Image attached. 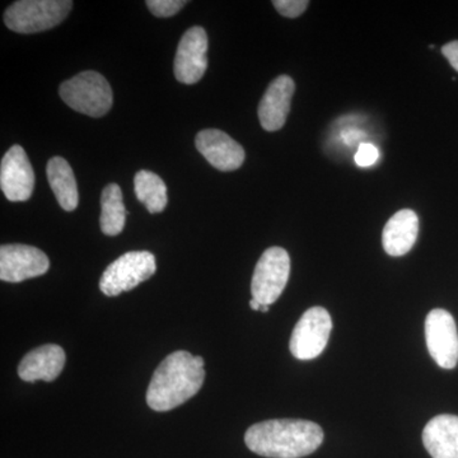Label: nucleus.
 <instances>
[{
  "label": "nucleus",
  "instance_id": "1",
  "mask_svg": "<svg viewBox=\"0 0 458 458\" xmlns=\"http://www.w3.org/2000/svg\"><path fill=\"white\" fill-rule=\"evenodd\" d=\"M245 442L249 450L259 456L301 458L318 450L324 442V432L313 421L276 419L249 428Z\"/></svg>",
  "mask_w": 458,
  "mask_h": 458
},
{
  "label": "nucleus",
  "instance_id": "2",
  "mask_svg": "<svg viewBox=\"0 0 458 458\" xmlns=\"http://www.w3.org/2000/svg\"><path fill=\"white\" fill-rule=\"evenodd\" d=\"M204 360L191 352H172L156 369L147 391V403L164 412L182 405L203 387Z\"/></svg>",
  "mask_w": 458,
  "mask_h": 458
},
{
  "label": "nucleus",
  "instance_id": "3",
  "mask_svg": "<svg viewBox=\"0 0 458 458\" xmlns=\"http://www.w3.org/2000/svg\"><path fill=\"white\" fill-rule=\"evenodd\" d=\"M60 98L77 113L102 117L113 107V89L106 78L98 72L87 71L62 83Z\"/></svg>",
  "mask_w": 458,
  "mask_h": 458
},
{
  "label": "nucleus",
  "instance_id": "4",
  "mask_svg": "<svg viewBox=\"0 0 458 458\" xmlns=\"http://www.w3.org/2000/svg\"><path fill=\"white\" fill-rule=\"evenodd\" d=\"M73 8L71 0H21L9 5L5 26L17 33H38L63 22Z\"/></svg>",
  "mask_w": 458,
  "mask_h": 458
},
{
  "label": "nucleus",
  "instance_id": "5",
  "mask_svg": "<svg viewBox=\"0 0 458 458\" xmlns=\"http://www.w3.org/2000/svg\"><path fill=\"white\" fill-rule=\"evenodd\" d=\"M156 270L155 255L148 251L128 252L108 265L99 280V289L107 297H116L146 282Z\"/></svg>",
  "mask_w": 458,
  "mask_h": 458
},
{
  "label": "nucleus",
  "instance_id": "6",
  "mask_svg": "<svg viewBox=\"0 0 458 458\" xmlns=\"http://www.w3.org/2000/svg\"><path fill=\"white\" fill-rule=\"evenodd\" d=\"M291 274V259L282 247H270L256 264L252 276V298L261 306H270L278 301Z\"/></svg>",
  "mask_w": 458,
  "mask_h": 458
},
{
  "label": "nucleus",
  "instance_id": "7",
  "mask_svg": "<svg viewBox=\"0 0 458 458\" xmlns=\"http://www.w3.org/2000/svg\"><path fill=\"white\" fill-rule=\"evenodd\" d=\"M333 330L330 313L322 307H312L304 312L295 325L289 349L300 360L318 358L327 348L328 337Z\"/></svg>",
  "mask_w": 458,
  "mask_h": 458
},
{
  "label": "nucleus",
  "instance_id": "8",
  "mask_svg": "<svg viewBox=\"0 0 458 458\" xmlns=\"http://www.w3.org/2000/svg\"><path fill=\"white\" fill-rule=\"evenodd\" d=\"M426 340L430 357L441 369H454L458 363V333L454 316L445 310L429 312L426 319Z\"/></svg>",
  "mask_w": 458,
  "mask_h": 458
},
{
  "label": "nucleus",
  "instance_id": "9",
  "mask_svg": "<svg viewBox=\"0 0 458 458\" xmlns=\"http://www.w3.org/2000/svg\"><path fill=\"white\" fill-rule=\"evenodd\" d=\"M208 47L203 27L194 26L183 33L174 66V77L180 83L195 84L201 81L208 68Z\"/></svg>",
  "mask_w": 458,
  "mask_h": 458
},
{
  "label": "nucleus",
  "instance_id": "10",
  "mask_svg": "<svg viewBox=\"0 0 458 458\" xmlns=\"http://www.w3.org/2000/svg\"><path fill=\"white\" fill-rule=\"evenodd\" d=\"M49 258L36 247L3 245L0 247V279L21 283L47 273Z\"/></svg>",
  "mask_w": 458,
  "mask_h": 458
},
{
  "label": "nucleus",
  "instance_id": "11",
  "mask_svg": "<svg viewBox=\"0 0 458 458\" xmlns=\"http://www.w3.org/2000/svg\"><path fill=\"white\" fill-rule=\"evenodd\" d=\"M0 188L9 201H27L35 188V172L21 146H13L5 153L0 165Z\"/></svg>",
  "mask_w": 458,
  "mask_h": 458
},
{
  "label": "nucleus",
  "instance_id": "12",
  "mask_svg": "<svg viewBox=\"0 0 458 458\" xmlns=\"http://www.w3.org/2000/svg\"><path fill=\"white\" fill-rule=\"evenodd\" d=\"M195 144L199 152L216 170L236 171L245 161L242 146L218 129H207L199 132Z\"/></svg>",
  "mask_w": 458,
  "mask_h": 458
},
{
  "label": "nucleus",
  "instance_id": "13",
  "mask_svg": "<svg viewBox=\"0 0 458 458\" xmlns=\"http://www.w3.org/2000/svg\"><path fill=\"white\" fill-rule=\"evenodd\" d=\"M295 84L288 75H280L267 87L259 105V120L267 131H278L291 111Z\"/></svg>",
  "mask_w": 458,
  "mask_h": 458
},
{
  "label": "nucleus",
  "instance_id": "14",
  "mask_svg": "<svg viewBox=\"0 0 458 458\" xmlns=\"http://www.w3.org/2000/svg\"><path fill=\"white\" fill-rule=\"evenodd\" d=\"M65 366V352L62 346L47 344L25 355L18 367V376L26 382L56 379Z\"/></svg>",
  "mask_w": 458,
  "mask_h": 458
},
{
  "label": "nucleus",
  "instance_id": "15",
  "mask_svg": "<svg viewBox=\"0 0 458 458\" xmlns=\"http://www.w3.org/2000/svg\"><path fill=\"white\" fill-rule=\"evenodd\" d=\"M419 219L414 210L403 209L391 216L382 232V245L390 256L408 254L417 242Z\"/></svg>",
  "mask_w": 458,
  "mask_h": 458
},
{
  "label": "nucleus",
  "instance_id": "16",
  "mask_svg": "<svg viewBox=\"0 0 458 458\" xmlns=\"http://www.w3.org/2000/svg\"><path fill=\"white\" fill-rule=\"evenodd\" d=\"M423 443L433 458H458V417L433 418L424 428Z\"/></svg>",
  "mask_w": 458,
  "mask_h": 458
},
{
  "label": "nucleus",
  "instance_id": "17",
  "mask_svg": "<svg viewBox=\"0 0 458 458\" xmlns=\"http://www.w3.org/2000/svg\"><path fill=\"white\" fill-rule=\"evenodd\" d=\"M47 181L57 203L65 212H73L80 204L77 180L71 165L63 157H53L47 162Z\"/></svg>",
  "mask_w": 458,
  "mask_h": 458
},
{
  "label": "nucleus",
  "instance_id": "18",
  "mask_svg": "<svg viewBox=\"0 0 458 458\" xmlns=\"http://www.w3.org/2000/svg\"><path fill=\"white\" fill-rule=\"evenodd\" d=\"M125 205L123 192L119 185L110 183L104 189L101 195V216L99 225L106 236H117L122 233L126 221Z\"/></svg>",
  "mask_w": 458,
  "mask_h": 458
},
{
  "label": "nucleus",
  "instance_id": "19",
  "mask_svg": "<svg viewBox=\"0 0 458 458\" xmlns=\"http://www.w3.org/2000/svg\"><path fill=\"white\" fill-rule=\"evenodd\" d=\"M135 195L150 214L162 213L167 207V186L155 172L141 170L135 174Z\"/></svg>",
  "mask_w": 458,
  "mask_h": 458
},
{
  "label": "nucleus",
  "instance_id": "20",
  "mask_svg": "<svg viewBox=\"0 0 458 458\" xmlns=\"http://www.w3.org/2000/svg\"><path fill=\"white\" fill-rule=\"evenodd\" d=\"M188 4L186 0H148V9L156 17L167 18L179 13L181 9Z\"/></svg>",
  "mask_w": 458,
  "mask_h": 458
},
{
  "label": "nucleus",
  "instance_id": "21",
  "mask_svg": "<svg viewBox=\"0 0 458 458\" xmlns=\"http://www.w3.org/2000/svg\"><path fill=\"white\" fill-rule=\"evenodd\" d=\"M310 3L307 0H274L273 5L282 16L295 18L301 16Z\"/></svg>",
  "mask_w": 458,
  "mask_h": 458
},
{
  "label": "nucleus",
  "instance_id": "22",
  "mask_svg": "<svg viewBox=\"0 0 458 458\" xmlns=\"http://www.w3.org/2000/svg\"><path fill=\"white\" fill-rule=\"evenodd\" d=\"M378 156V149L373 144H360L358 152L355 153V164L360 167H369V165L376 164Z\"/></svg>",
  "mask_w": 458,
  "mask_h": 458
},
{
  "label": "nucleus",
  "instance_id": "23",
  "mask_svg": "<svg viewBox=\"0 0 458 458\" xmlns=\"http://www.w3.org/2000/svg\"><path fill=\"white\" fill-rule=\"evenodd\" d=\"M443 55L447 57L451 65L458 72V41H452L442 47Z\"/></svg>",
  "mask_w": 458,
  "mask_h": 458
},
{
  "label": "nucleus",
  "instance_id": "24",
  "mask_svg": "<svg viewBox=\"0 0 458 458\" xmlns=\"http://www.w3.org/2000/svg\"><path fill=\"white\" fill-rule=\"evenodd\" d=\"M357 135H358V137H360L361 132L351 131L345 132V134H344V140H345L346 143L352 144V143H354L355 140H360V138H357Z\"/></svg>",
  "mask_w": 458,
  "mask_h": 458
},
{
  "label": "nucleus",
  "instance_id": "25",
  "mask_svg": "<svg viewBox=\"0 0 458 458\" xmlns=\"http://www.w3.org/2000/svg\"><path fill=\"white\" fill-rule=\"evenodd\" d=\"M250 307H251L252 310H254V311H261V304L258 302V301L254 300V298H252L251 301H250Z\"/></svg>",
  "mask_w": 458,
  "mask_h": 458
},
{
  "label": "nucleus",
  "instance_id": "26",
  "mask_svg": "<svg viewBox=\"0 0 458 458\" xmlns=\"http://www.w3.org/2000/svg\"><path fill=\"white\" fill-rule=\"evenodd\" d=\"M269 307L270 306H262L261 307V312H267V311H269Z\"/></svg>",
  "mask_w": 458,
  "mask_h": 458
}]
</instances>
